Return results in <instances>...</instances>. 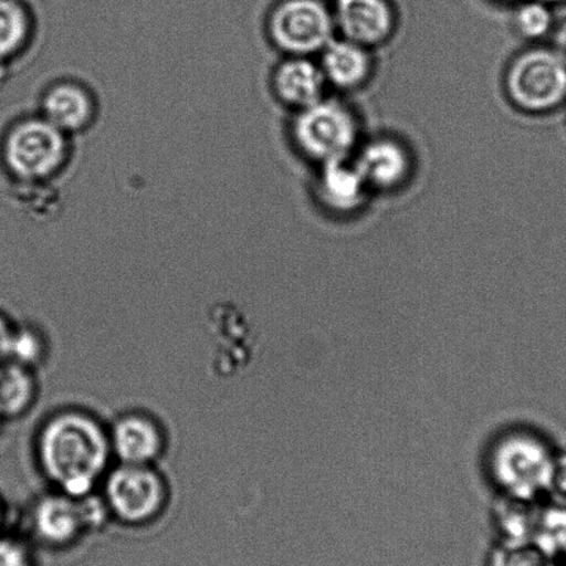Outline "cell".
Here are the masks:
<instances>
[{"mask_svg": "<svg viewBox=\"0 0 566 566\" xmlns=\"http://www.w3.org/2000/svg\"><path fill=\"white\" fill-rule=\"evenodd\" d=\"M34 36V15L23 0H0V65L20 56Z\"/></svg>", "mask_w": 566, "mask_h": 566, "instance_id": "2e32d148", "label": "cell"}, {"mask_svg": "<svg viewBox=\"0 0 566 566\" xmlns=\"http://www.w3.org/2000/svg\"><path fill=\"white\" fill-rule=\"evenodd\" d=\"M555 459L557 453L541 437L514 433L493 449V481L509 499L531 503L548 494Z\"/></svg>", "mask_w": 566, "mask_h": 566, "instance_id": "5b68a950", "label": "cell"}, {"mask_svg": "<svg viewBox=\"0 0 566 566\" xmlns=\"http://www.w3.org/2000/svg\"><path fill=\"white\" fill-rule=\"evenodd\" d=\"M548 494L554 503L566 505V453L557 454L555 459Z\"/></svg>", "mask_w": 566, "mask_h": 566, "instance_id": "44dd1931", "label": "cell"}, {"mask_svg": "<svg viewBox=\"0 0 566 566\" xmlns=\"http://www.w3.org/2000/svg\"><path fill=\"white\" fill-rule=\"evenodd\" d=\"M97 101L90 87L74 80L53 82L42 93L40 115L67 136L82 134L97 118Z\"/></svg>", "mask_w": 566, "mask_h": 566, "instance_id": "8fae6325", "label": "cell"}, {"mask_svg": "<svg viewBox=\"0 0 566 566\" xmlns=\"http://www.w3.org/2000/svg\"><path fill=\"white\" fill-rule=\"evenodd\" d=\"M535 537L544 553L566 555V505L554 503L538 516Z\"/></svg>", "mask_w": 566, "mask_h": 566, "instance_id": "d6986e66", "label": "cell"}, {"mask_svg": "<svg viewBox=\"0 0 566 566\" xmlns=\"http://www.w3.org/2000/svg\"><path fill=\"white\" fill-rule=\"evenodd\" d=\"M553 14L548 4L542 0H530L522 3L514 15L516 35L527 42H537L553 30Z\"/></svg>", "mask_w": 566, "mask_h": 566, "instance_id": "ac0fdd59", "label": "cell"}, {"mask_svg": "<svg viewBox=\"0 0 566 566\" xmlns=\"http://www.w3.org/2000/svg\"><path fill=\"white\" fill-rule=\"evenodd\" d=\"M103 488L109 515L124 525L151 524L167 507V481L154 465L119 464L107 472Z\"/></svg>", "mask_w": 566, "mask_h": 566, "instance_id": "52a82bcc", "label": "cell"}, {"mask_svg": "<svg viewBox=\"0 0 566 566\" xmlns=\"http://www.w3.org/2000/svg\"><path fill=\"white\" fill-rule=\"evenodd\" d=\"M31 368L12 360L0 363V419H15L31 408L35 399Z\"/></svg>", "mask_w": 566, "mask_h": 566, "instance_id": "e0dca14e", "label": "cell"}, {"mask_svg": "<svg viewBox=\"0 0 566 566\" xmlns=\"http://www.w3.org/2000/svg\"><path fill=\"white\" fill-rule=\"evenodd\" d=\"M359 115L348 103L324 97L294 113L290 137L302 157L318 165L350 158L363 140Z\"/></svg>", "mask_w": 566, "mask_h": 566, "instance_id": "7a4b0ae2", "label": "cell"}, {"mask_svg": "<svg viewBox=\"0 0 566 566\" xmlns=\"http://www.w3.org/2000/svg\"><path fill=\"white\" fill-rule=\"evenodd\" d=\"M0 566H32L29 548L18 538L0 535Z\"/></svg>", "mask_w": 566, "mask_h": 566, "instance_id": "ffe728a7", "label": "cell"}, {"mask_svg": "<svg viewBox=\"0 0 566 566\" xmlns=\"http://www.w3.org/2000/svg\"><path fill=\"white\" fill-rule=\"evenodd\" d=\"M559 52H563L566 56V24L560 27L557 32V42H555V46Z\"/></svg>", "mask_w": 566, "mask_h": 566, "instance_id": "603a6c76", "label": "cell"}, {"mask_svg": "<svg viewBox=\"0 0 566 566\" xmlns=\"http://www.w3.org/2000/svg\"><path fill=\"white\" fill-rule=\"evenodd\" d=\"M108 437L113 458L119 464L154 465L167 443L158 422L143 413L120 416L109 428Z\"/></svg>", "mask_w": 566, "mask_h": 566, "instance_id": "4fadbf2b", "label": "cell"}, {"mask_svg": "<svg viewBox=\"0 0 566 566\" xmlns=\"http://www.w3.org/2000/svg\"><path fill=\"white\" fill-rule=\"evenodd\" d=\"M318 56L328 87L339 92L363 90L376 73L374 51L343 36H335Z\"/></svg>", "mask_w": 566, "mask_h": 566, "instance_id": "9a60e30c", "label": "cell"}, {"mask_svg": "<svg viewBox=\"0 0 566 566\" xmlns=\"http://www.w3.org/2000/svg\"><path fill=\"white\" fill-rule=\"evenodd\" d=\"M71 137L42 115L15 120L4 136L3 163L24 185H43L63 172L71 156Z\"/></svg>", "mask_w": 566, "mask_h": 566, "instance_id": "277c9868", "label": "cell"}, {"mask_svg": "<svg viewBox=\"0 0 566 566\" xmlns=\"http://www.w3.org/2000/svg\"><path fill=\"white\" fill-rule=\"evenodd\" d=\"M504 95L518 112L546 115L566 103V56L557 48L532 46L510 60Z\"/></svg>", "mask_w": 566, "mask_h": 566, "instance_id": "3957f363", "label": "cell"}, {"mask_svg": "<svg viewBox=\"0 0 566 566\" xmlns=\"http://www.w3.org/2000/svg\"><path fill=\"white\" fill-rule=\"evenodd\" d=\"M315 193L322 206L335 216H352L363 210L373 195L352 157L318 165Z\"/></svg>", "mask_w": 566, "mask_h": 566, "instance_id": "5bb4252c", "label": "cell"}, {"mask_svg": "<svg viewBox=\"0 0 566 566\" xmlns=\"http://www.w3.org/2000/svg\"><path fill=\"white\" fill-rule=\"evenodd\" d=\"M352 158L373 195L395 193L408 186L413 176V153L397 136L378 135L361 140Z\"/></svg>", "mask_w": 566, "mask_h": 566, "instance_id": "9c48e42d", "label": "cell"}, {"mask_svg": "<svg viewBox=\"0 0 566 566\" xmlns=\"http://www.w3.org/2000/svg\"><path fill=\"white\" fill-rule=\"evenodd\" d=\"M266 34L284 56L313 57L337 36V25L322 0H280L269 12Z\"/></svg>", "mask_w": 566, "mask_h": 566, "instance_id": "8992f818", "label": "cell"}, {"mask_svg": "<svg viewBox=\"0 0 566 566\" xmlns=\"http://www.w3.org/2000/svg\"><path fill=\"white\" fill-rule=\"evenodd\" d=\"M15 332L18 328L0 313V363L12 359Z\"/></svg>", "mask_w": 566, "mask_h": 566, "instance_id": "7402d4cb", "label": "cell"}, {"mask_svg": "<svg viewBox=\"0 0 566 566\" xmlns=\"http://www.w3.org/2000/svg\"><path fill=\"white\" fill-rule=\"evenodd\" d=\"M334 19L338 36L371 51L391 42L399 23L389 0H337Z\"/></svg>", "mask_w": 566, "mask_h": 566, "instance_id": "30bf717a", "label": "cell"}, {"mask_svg": "<svg viewBox=\"0 0 566 566\" xmlns=\"http://www.w3.org/2000/svg\"><path fill=\"white\" fill-rule=\"evenodd\" d=\"M4 524H7V509H4L2 499H0V535L4 533Z\"/></svg>", "mask_w": 566, "mask_h": 566, "instance_id": "cb8c5ba5", "label": "cell"}, {"mask_svg": "<svg viewBox=\"0 0 566 566\" xmlns=\"http://www.w3.org/2000/svg\"><path fill=\"white\" fill-rule=\"evenodd\" d=\"M542 2L548 4H559V3H566V0H542Z\"/></svg>", "mask_w": 566, "mask_h": 566, "instance_id": "d4e9b609", "label": "cell"}, {"mask_svg": "<svg viewBox=\"0 0 566 566\" xmlns=\"http://www.w3.org/2000/svg\"><path fill=\"white\" fill-rule=\"evenodd\" d=\"M36 458L54 491L85 497L106 478L113 450L108 431L95 417L64 410L43 422Z\"/></svg>", "mask_w": 566, "mask_h": 566, "instance_id": "6da1fadb", "label": "cell"}, {"mask_svg": "<svg viewBox=\"0 0 566 566\" xmlns=\"http://www.w3.org/2000/svg\"><path fill=\"white\" fill-rule=\"evenodd\" d=\"M271 86L276 101L293 113L321 102L328 90L321 64L301 56H284L273 70Z\"/></svg>", "mask_w": 566, "mask_h": 566, "instance_id": "7c38bea8", "label": "cell"}, {"mask_svg": "<svg viewBox=\"0 0 566 566\" xmlns=\"http://www.w3.org/2000/svg\"><path fill=\"white\" fill-rule=\"evenodd\" d=\"M109 516L103 497L97 499L93 493L73 497L54 492L38 500L31 513V526L43 544L62 548L102 527Z\"/></svg>", "mask_w": 566, "mask_h": 566, "instance_id": "ba28073f", "label": "cell"}]
</instances>
